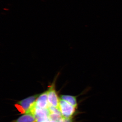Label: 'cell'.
Returning a JSON list of instances; mask_svg holds the SVG:
<instances>
[{
	"mask_svg": "<svg viewBox=\"0 0 122 122\" xmlns=\"http://www.w3.org/2000/svg\"><path fill=\"white\" fill-rule=\"evenodd\" d=\"M31 110L30 113L35 117L36 122H45L49 120V112L48 109L39 108L35 104Z\"/></svg>",
	"mask_w": 122,
	"mask_h": 122,
	"instance_id": "3",
	"label": "cell"
},
{
	"mask_svg": "<svg viewBox=\"0 0 122 122\" xmlns=\"http://www.w3.org/2000/svg\"><path fill=\"white\" fill-rule=\"evenodd\" d=\"M58 109L63 117L71 118H73L76 113L77 108L60 98Z\"/></svg>",
	"mask_w": 122,
	"mask_h": 122,
	"instance_id": "2",
	"label": "cell"
},
{
	"mask_svg": "<svg viewBox=\"0 0 122 122\" xmlns=\"http://www.w3.org/2000/svg\"><path fill=\"white\" fill-rule=\"evenodd\" d=\"M58 122H74L73 118H65L62 117Z\"/></svg>",
	"mask_w": 122,
	"mask_h": 122,
	"instance_id": "8",
	"label": "cell"
},
{
	"mask_svg": "<svg viewBox=\"0 0 122 122\" xmlns=\"http://www.w3.org/2000/svg\"><path fill=\"white\" fill-rule=\"evenodd\" d=\"M77 96L70 95H61V99L65 100L74 107L77 108L78 103L77 99Z\"/></svg>",
	"mask_w": 122,
	"mask_h": 122,
	"instance_id": "7",
	"label": "cell"
},
{
	"mask_svg": "<svg viewBox=\"0 0 122 122\" xmlns=\"http://www.w3.org/2000/svg\"><path fill=\"white\" fill-rule=\"evenodd\" d=\"M48 102L50 106L58 109L60 98L58 97L55 88V82L49 87L48 90Z\"/></svg>",
	"mask_w": 122,
	"mask_h": 122,
	"instance_id": "4",
	"label": "cell"
},
{
	"mask_svg": "<svg viewBox=\"0 0 122 122\" xmlns=\"http://www.w3.org/2000/svg\"><path fill=\"white\" fill-rule=\"evenodd\" d=\"M14 122H36L33 115L30 113H25Z\"/></svg>",
	"mask_w": 122,
	"mask_h": 122,
	"instance_id": "6",
	"label": "cell"
},
{
	"mask_svg": "<svg viewBox=\"0 0 122 122\" xmlns=\"http://www.w3.org/2000/svg\"><path fill=\"white\" fill-rule=\"evenodd\" d=\"M39 95L38 94L30 96L19 101L16 103L15 106L21 113H28L35 103Z\"/></svg>",
	"mask_w": 122,
	"mask_h": 122,
	"instance_id": "1",
	"label": "cell"
},
{
	"mask_svg": "<svg viewBox=\"0 0 122 122\" xmlns=\"http://www.w3.org/2000/svg\"><path fill=\"white\" fill-rule=\"evenodd\" d=\"M37 107L43 109H48L50 106L48 102L47 90L39 95L35 102Z\"/></svg>",
	"mask_w": 122,
	"mask_h": 122,
	"instance_id": "5",
	"label": "cell"
}]
</instances>
